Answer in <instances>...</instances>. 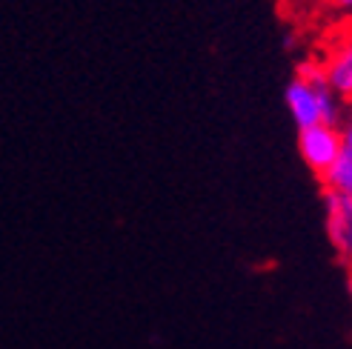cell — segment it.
<instances>
[{"label": "cell", "instance_id": "obj_7", "mask_svg": "<svg viewBox=\"0 0 352 349\" xmlns=\"http://www.w3.org/2000/svg\"><path fill=\"white\" fill-rule=\"evenodd\" d=\"M338 9H352V0H332Z\"/></svg>", "mask_w": 352, "mask_h": 349}, {"label": "cell", "instance_id": "obj_5", "mask_svg": "<svg viewBox=\"0 0 352 349\" xmlns=\"http://www.w3.org/2000/svg\"><path fill=\"white\" fill-rule=\"evenodd\" d=\"M321 183L327 195L352 201V155L341 152V158L321 174Z\"/></svg>", "mask_w": 352, "mask_h": 349}, {"label": "cell", "instance_id": "obj_4", "mask_svg": "<svg viewBox=\"0 0 352 349\" xmlns=\"http://www.w3.org/2000/svg\"><path fill=\"white\" fill-rule=\"evenodd\" d=\"M321 69L329 89L341 100H352V34L338 43V49L332 52L327 63H321Z\"/></svg>", "mask_w": 352, "mask_h": 349}, {"label": "cell", "instance_id": "obj_2", "mask_svg": "<svg viewBox=\"0 0 352 349\" xmlns=\"http://www.w3.org/2000/svg\"><path fill=\"white\" fill-rule=\"evenodd\" d=\"M298 152H301L304 164L321 178L344 152L341 129L329 126V124H315L309 129H298Z\"/></svg>", "mask_w": 352, "mask_h": 349}, {"label": "cell", "instance_id": "obj_3", "mask_svg": "<svg viewBox=\"0 0 352 349\" xmlns=\"http://www.w3.org/2000/svg\"><path fill=\"white\" fill-rule=\"evenodd\" d=\"M324 212H327V238L332 249H336L341 264L352 269V201L324 192Z\"/></svg>", "mask_w": 352, "mask_h": 349}, {"label": "cell", "instance_id": "obj_1", "mask_svg": "<svg viewBox=\"0 0 352 349\" xmlns=\"http://www.w3.org/2000/svg\"><path fill=\"white\" fill-rule=\"evenodd\" d=\"M287 109L298 129H309L315 124H341V98L329 89L321 63H304L298 78L287 86Z\"/></svg>", "mask_w": 352, "mask_h": 349}, {"label": "cell", "instance_id": "obj_6", "mask_svg": "<svg viewBox=\"0 0 352 349\" xmlns=\"http://www.w3.org/2000/svg\"><path fill=\"white\" fill-rule=\"evenodd\" d=\"M338 129H341V144H344V152H346V155H352V115H349L346 120H341Z\"/></svg>", "mask_w": 352, "mask_h": 349}]
</instances>
